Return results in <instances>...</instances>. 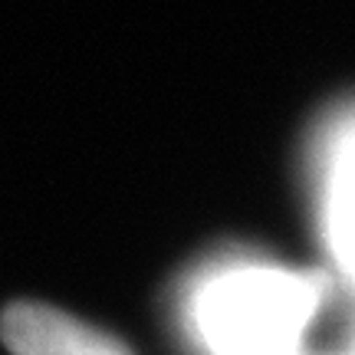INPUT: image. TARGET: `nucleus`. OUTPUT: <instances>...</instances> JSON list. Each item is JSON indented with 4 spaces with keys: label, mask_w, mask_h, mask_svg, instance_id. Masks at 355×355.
<instances>
[{
    "label": "nucleus",
    "mask_w": 355,
    "mask_h": 355,
    "mask_svg": "<svg viewBox=\"0 0 355 355\" xmlns=\"http://www.w3.org/2000/svg\"><path fill=\"white\" fill-rule=\"evenodd\" d=\"M322 296V279L306 270L230 257L191 279L178 316L201 355H300Z\"/></svg>",
    "instance_id": "f257e3e1"
},
{
    "label": "nucleus",
    "mask_w": 355,
    "mask_h": 355,
    "mask_svg": "<svg viewBox=\"0 0 355 355\" xmlns=\"http://www.w3.org/2000/svg\"><path fill=\"white\" fill-rule=\"evenodd\" d=\"M322 241L355 286V102L332 112L313 145Z\"/></svg>",
    "instance_id": "f03ea898"
},
{
    "label": "nucleus",
    "mask_w": 355,
    "mask_h": 355,
    "mask_svg": "<svg viewBox=\"0 0 355 355\" xmlns=\"http://www.w3.org/2000/svg\"><path fill=\"white\" fill-rule=\"evenodd\" d=\"M0 336L13 355H132L105 329H96L63 309L13 303L0 316Z\"/></svg>",
    "instance_id": "7ed1b4c3"
},
{
    "label": "nucleus",
    "mask_w": 355,
    "mask_h": 355,
    "mask_svg": "<svg viewBox=\"0 0 355 355\" xmlns=\"http://www.w3.org/2000/svg\"><path fill=\"white\" fill-rule=\"evenodd\" d=\"M349 355H355V349H352V352H349Z\"/></svg>",
    "instance_id": "20e7f679"
}]
</instances>
